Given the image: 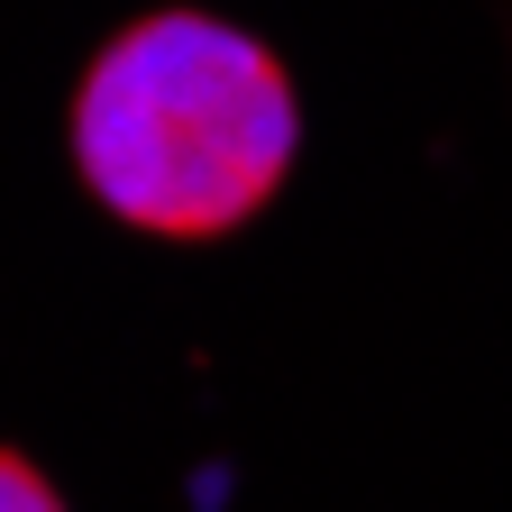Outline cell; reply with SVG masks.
<instances>
[{
  "label": "cell",
  "mask_w": 512,
  "mask_h": 512,
  "mask_svg": "<svg viewBox=\"0 0 512 512\" xmlns=\"http://www.w3.org/2000/svg\"><path fill=\"white\" fill-rule=\"evenodd\" d=\"M64 147L110 220L202 247L284 192L302 156V92L266 37L211 10H147L83 64Z\"/></svg>",
  "instance_id": "obj_1"
},
{
  "label": "cell",
  "mask_w": 512,
  "mask_h": 512,
  "mask_svg": "<svg viewBox=\"0 0 512 512\" xmlns=\"http://www.w3.org/2000/svg\"><path fill=\"white\" fill-rule=\"evenodd\" d=\"M0 512H64V494L46 485V467H28L19 448H0Z\"/></svg>",
  "instance_id": "obj_2"
}]
</instances>
